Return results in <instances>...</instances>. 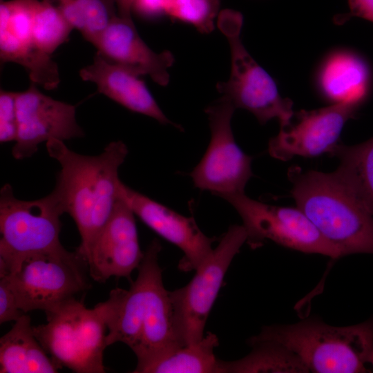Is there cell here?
Here are the masks:
<instances>
[{
  "label": "cell",
  "instance_id": "1",
  "mask_svg": "<svg viewBox=\"0 0 373 373\" xmlns=\"http://www.w3.org/2000/svg\"><path fill=\"white\" fill-rule=\"evenodd\" d=\"M46 145L49 155L61 166L52 191L64 213L76 224L81 238L76 249L86 260L119 199L122 181L118 172L127 156V146L122 141H114L100 154L85 155L57 139L49 140Z\"/></svg>",
  "mask_w": 373,
  "mask_h": 373
},
{
  "label": "cell",
  "instance_id": "2",
  "mask_svg": "<svg viewBox=\"0 0 373 373\" xmlns=\"http://www.w3.org/2000/svg\"><path fill=\"white\" fill-rule=\"evenodd\" d=\"M291 195L341 256L373 254V216L334 171L289 169Z\"/></svg>",
  "mask_w": 373,
  "mask_h": 373
},
{
  "label": "cell",
  "instance_id": "3",
  "mask_svg": "<svg viewBox=\"0 0 373 373\" xmlns=\"http://www.w3.org/2000/svg\"><path fill=\"white\" fill-rule=\"evenodd\" d=\"M277 343L294 354L309 372L361 373L373 343V318L349 326H334L317 317L264 326L250 337Z\"/></svg>",
  "mask_w": 373,
  "mask_h": 373
},
{
  "label": "cell",
  "instance_id": "4",
  "mask_svg": "<svg viewBox=\"0 0 373 373\" xmlns=\"http://www.w3.org/2000/svg\"><path fill=\"white\" fill-rule=\"evenodd\" d=\"M47 323L34 326V333L56 365L77 373H104L107 329L97 304L87 308L76 298L45 312Z\"/></svg>",
  "mask_w": 373,
  "mask_h": 373
},
{
  "label": "cell",
  "instance_id": "5",
  "mask_svg": "<svg viewBox=\"0 0 373 373\" xmlns=\"http://www.w3.org/2000/svg\"><path fill=\"white\" fill-rule=\"evenodd\" d=\"M64 213L53 191L37 200H22L10 184H4L0 191V275L9 274L29 255L61 247Z\"/></svg>",
  "mask_w": 373,
  "mask_h": 373
},
{
  "label": "cell",
  "instance_id": "6",
  "mask_svg": "<svg viewBox=\"0 0 373 373\" xmlns=\"http://www.w3.org/2000/svg\"><path fill=\"white\" fill-rule=\"evenodd\" d=\"M218 24L231 51L230 77L227 82L217 84L218 92L236 108L251 112L262 124L277 119L280 128L289 126L295 114L293 102L281 97L273 78L243 46L240 36L242 15L233 10H224L219 15Z\"/></svg>",
  "mask_w": 373,
  "mask_h": 373
},
{
  "label": "cell",
  "instance_id": "7",
  "mask_svg": "<svg viewBox=\"0 0 373 373\" xmlns=\"http://www.w3.org/2000/svg\"><path fill=\"white\" fill-rule=\"evenodd\" d=\"M87 262L63 246L21 259L8 277L20 309L46 312L90 287Z\"/></svg>",
  "mask_w": 373,
  "mask_h": 373
},
{
  "label": "cell",
  "instance_id": "8",
  "mask_svg": "<svg viewBox=\"0 0 373 373\" xmlns=\"http://www.w3.org/2000/svg\"><path fill=\"white\" fill-rule=\"evenodd\" d=\"M247 240L242 224L230 226L211 256L195 270L191 280L185 286L170 291L178 329L184 345L196 343L204 336L207 318L227 271Z\"/></svg>",
  "mask_w": 373,
  "mask_h": 373
},
{
  "label": "cell",
  "instance_id": "9",
  "mask_svg": "<svg viewBox=\"0 0 373 373\" xmlns=\"http://www.w3.org/2000/svg\"><path fill=\"white\" fill-rule=\"evenodd\" d=\"M222 198L240 216L247 234V243L253 249L269 240L305 254H321L333 260L342 257L298 207L267 204L250 198L245 193Z\"/></svg>",
  "mask_w": 373,
  "mask_h": 373
},
{
  "label": "cell",
  "instance_id": "10",
  "mask_svg": "<svg viewBox=\"0 0 373 373\" xmlns=\"http://www.w3.org/2000/svg\"><path fill=\"white\" fill-rule=\"evenodd\" d=\"M236 109L224 97L206 108L211 140L204 156L190 173L195 187L222 198L245 193L253 176L252 157L238 146L231 129Z\"/></svg>",
  "mask_w": 373,
  "mask_h": 373
},
{
  "label": "cell",
  "instance_id": "11",
  "mask_svg": "<svg viewBox=\"0 0 373 373\" xmlns=\"http://www.w3.org/2000/svg\"><path fill=\"white\" fill-rule=\"evenodd\" d=\"M363 103L347 100L326 107L294 114L295 122L280 128L270 139L268 152L273 157L287 161L295 156L314 157L329 153L338 144L345 123L354 117Z\"/></svg>",
  "mask_w": 373,
  "mask_h": 373
},
{
  "label": "cell",
  "instance_id": "12",
  "mask_svg": "<svg viewBox=\"0 0 373 373\" xmlns=\"http://www.w3.org/2000/svg\"><path fill=\"white\" fill-rule=\"evenodd\" d=\"M18 130L12 154L17 160L31 157L50 139L68 140L84 135L76 120L75 106L41 93L32 82L17 92Z\"/></svg>",
  "mask_w": 373,
  "mask_h": 373
},
{
  "label": "cell",
  "instance_id": "13",
  "mask_svg": "<svg viewBox=\"0 0 373 373\" xmlns=\"http://www.w3.org/2000/svg\"><path fill=\"white\" fill-rule=\"evenodd\" d=\"M162 245L155 238L144 252L148 263L146 314L140 345L134 352L140 373L147 365L184 346L178 329L171 292L164 285L159 264Z\"/></svg>",
  "mask_w": 373,
  "mask_h": 373
},
{
  "label": "cell",
  "instance_id": "14",
  "mask_svg": "<svg viewBox=\"0 0 373 373\" xmlns=\"http://www.w3.org/2000/svg\"><path fill=\"white\" fill-rule=\"evenodd\" d=\"M135 213L120 197L86 258L88 274L95 281L111 277L130 278L144 256L138 240Z\"/></svg>",
  "mask_w": 373,
  "mask_h": 373
},
{
  "label": "cell",
  "instance_id": "15",
  "mask_svg": "<svg viewBox=\"0 0 373 373\" xmlns=\"http://www.w3.org/2000/svg\"><path fill=\"white\" fill-rule=\"evenodd\" d=\"M119 197L146 226L183 253L178 264L182 271L195 270L212 254L215 238L206 236L193 217H186L132 189L122 182Z\"/></svg>",
  "mask_w": 373,
  "mask_h": 373
},
{
  "label": "cell",
  "instance_id": "16",
  "mask_svg": "<svg viewBox=\"0 0 373 373\" xmlns=\"http://www.w3.org/2000/svg\"><path fill=\"white\" fill-rule=\"evenodd\" d=\"M108 59L124 66L139 75H147L157 84L166 86L168 69L174 57L169 51L157 53L139 35L131 17L118 14L95 45Z\"/></svg>",
  "mask_w": 373,
  "mask_h": 373
},
{
  "label": "cell",
  "instance_id": "17",
  "mask_svg": "<svg viewBox=\"0 0 373 373\" xmlns=\"http://www.w3.org/2000/svg\"><path fill=\"white\" fill-rule=\"evenodd\" d=\"M81 78L96 84L99 93L127 109L156 119L161 124H172L154 97L131 69L112 61L99 51L92 64L79 71Z\"/></svg>",
  "mask_w": 373,
  "mask_h": 373
},
{
  "label": "cell",
  "instance_id": "18",
  "mask_svg": "<svg viewBox=\"0 0 373 373\" xmlns=\"http://www.w3.org/2000/svg\"><path fill=\"white\" fill-rule=\"evenodd\" d=\"M137 269V277L128 289H113L106 301L98 303L108 330L107 346L122 343L133 352L140 343L146 314L149 270L144 256Z\"/></svg>",
  "mask_w": 373,
  "mask_h": 373
},
{
  "label": "cell",
  "instance_id": "19",
  "mask_svg": "<svg viewBox=\"0 0 373 373\" xmlns=\"http://www.w3.org/2000/svg\"><path fill=\"white\" fill-rule=\"evenodd\" d=\"M28 315L23 314L0 338L1 373H55L59 369L34 333Z\"/></svg>",
  "mask_w": 373,
  "mask_h": 373
},
{
  "label": "cell",
  "instance_id": "20",
  "mask_svg": "<svg viewBox=\"0 0 373 373\" xmlns=\"http://www.w3.org/2000/svg\"><path fill=\"white\" fill-rule=\"evenodd\" d=\"M371 82L370 68L352 52L336 54L323 68L320 84L324 96L338 103L347 100L364 102Z\"/></svg>",
  "mask_w": 373,
  "mask_h": 373
},
{
  "label": "cell",
  "instance_id": "21",
  "mask_svg": "<svg viewBox=\"0 0 373 373\" xmlns=\"http://www.w3.org/2000/svg\"><path fill=\"white\" fill-rule=\"evenodd\" d=\"M340 164L334 171L373 216V137L361 144H338L330 153Z\"/></svg>",
  "mask_w": 373,
  "mask_h": 373
},
{
  "label": "cell",
  "instance_id": "22",
  "mask_svg": "<svg viewBox=\"0 0 373 373\" xmlns=\"http://www.w3.org/2000/svg\"><path fill=\"white\" fill-rule=\"evenodd\" d=\"M251 352L242 358L219 360L218 373H307L301 361L283 345L270 341L249 338Z\"/></svg>",
  "mask_w": 373,
  "mask_h": 373
},
{
  "label": "cell",
  "instance_id": "23",
  "mask_svg": "<svg viewBox=\"0 0 373 373\" xmlns=\"http://www.w3.org/2000/svg\"><path fill=\"white\" fill-rule=\"evenodd\" d=\"M218 336L209 332L199 341L174 350L145 366L140 373H218Z\"/></svg>",
  "mask_w": 373,
  "mask_h": 373
},
{
  "label": "cell",
  "instance_id": "24",
  "mask_svg": "<svg viewBox=\"0 0 373 373\" xmlns=\"http://www.w3.org/2000/svg\"><path fill=\"white\" fill-rule=\"evenodd\" d=\"M74 28L61 8L50 0H36L32 23L35 44L51 55L68 39Z\"/></svg>",
  "mask_w": 373,
  "mask_h": 373
},
{
  "label": "cell",
  "instance_id": "25",
  "mask_svg": "<svg viewBox=\"0 0 373 373\" xmlns=\"http://www.w3.org/2000/svg\"><path fill=\"white\" fill-rule=\"evenodd\" d=\"M220 6V0H169L165 15L209 33L214 28Z\"/></svg>",
  "mask_w": 373,
  "mask_h": 373
},
{
  "label": "cell",
  "instance_id": "26",
  "mask_svg": "<svg viewBox=\"0 0 373 373\" xmlns=\"http://www.w3.org/2000/svg\"><path fill=\"white\" fill-rule=\"evenodd\" d=\"M17 92H0V142L16 141L18 130Z\"/></svg>",
  "mask_w": 373,
  "mask_h": 373
},
{
  "label": "cell",
  "instance_id": "27",
  "mask_svg": "<svg viewBox=\"0 0 373 373\" xmlns=\"http://www.w3.org/2000/svg\"><path fill=\"white\" fill-rule=\"evenodd\" d=\"M57 4L64 15L81 33L83 32L87 15L96 0H50Z\"/></svg>",
  "mask_w": 373,
  "mask_h": 373
},
{
  "label": "cell",
  "instance_id": "28",
  "mask_svg": "<svg viewBox=\"0 0 373 373\" xmlns=\"http://www.w3.org/2000/svg\"><path fill=\"white\" fill-rule=\"evenodd\" d=\"M23 314L26 313L20 309L8 277L0 275V323L15 321Z\"/></svg>",
  "mask_w": 373,
  "mask_h": 373
},
{
  "label": "cell",
  "instance_id": "29",
  "mask_svg": "<svg viewBox=\"0 0 373 373\" xmlns=\"http://www.w3.org/2000/svg\"><path fill=\"white\" fill-rule=\"evenodd\" d=\"M349 12L336 16L337 23H342L352 17H360L373 22V0H347Z\"/></svg>",
  "mask_w": 373,
  "mask_h": 373
},
{
  "label": "cell",
  "instance_id": "30",
  "mask_svg": "<svg viewBox=\"0 0 373 373\" xmlns=\"http://www.w3.org/2000/svg\"><path fill=\"white\" fill-rule=\"evenodd\" d=\"M169 0H135L133 6L139 15L147 19L155 18L165 15Z\"/></svg>",
  "mask_w": 373,
  "mask_h": 373
},
{
  "label": "cell",
  "instance_id": "31",
  "mask_svg": "<svg viewBox=\"0 0 373 373\" xmlns=\"http://www.w3.org/2000/svg\"><path fill=\"white\" fill-rule=\"evenodd\" d=\"M117 8L118 15L124 17H131V10L135 0H114Z\"/></svg>",
  "mask_w": 373,
  "mask_h": 373
},
{
  "label": "cell",
  "instance_id": "32",
  "mask_svg": "<svg viewBox=\"0 0 373 373\" xmlns=\"http://www.w3.org/2000/svg\"><path fill=\"white\" fill-rule=\"evenodd\" d=\"M367 363H370L373 367V343L368 355Z\"/></svg>",
  "mask_w": 373,
  "mask_h": 373
}]
</instances>
